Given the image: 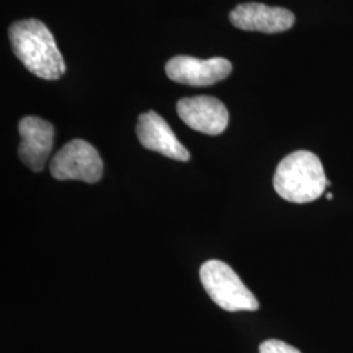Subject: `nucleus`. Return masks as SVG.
Masks as SVG:
<instances>
[{
    "instance_id": "7ed1b4c3",
    "label": "nucleus",
    "mask_w": 353,
    "mask_h": 353,
    "mask_svg": "<svg viewBox=\"0 0 353 353\" xmlns=\"http://www.w3.org/2000/svg\"><path fill=\"white\" fill-rule=\"evenodd\" d=\"M203 287L211 300L227 312H255L259 303L230 265L211 259L199 271Z\"/></svg>"
},
{
    "instance_id": "f03ea898",
    "label": "nucleus",
    "mask_w": 353,
    "mask_h": 353,
    "mask_svg": "<svg viewBox=\"0 0 353 353\" xmlns=\"http://www.w3.org/2000/svg\"><path fill=\"white\" fill-rule=\"evenodd\" d=\"M327 182L319 157L309 151L293 152L285 156L274 176V188L279 196L300 204L321 198Z\"/></svg>"
},
{
    "instance_id": "9b49d317",
    "label": "nucleus",
    "mask_w": 353,
    "mask_h": 353,
    "mask_svg": "<svg viewBox=\"0 0 353 353\" xmlns=\"http://www.w3.org/2000/svg\"><path fill=\"white\" fill-rule=\"evenodd\" d=\"M332 198H334L332 194H327V199H332Z\"/></svg>"
},
{
    "instance_id": "f257e3e1",
    "label": "nucleus",
    "mask_w": 353,
    "mask_h": 353,
    "mask_svg": "<svg viewBox=\"0 0 353 353\" xmlns=\"http://www.w3.org/2000/svg\"><path fill=\"white\" fill-rule=\"evenodd\" d=\"M14 55L33 74L43 80H58L65 63L49 28L37 19L16 21L8 29Z\"/></svg>"
},
{
    "instance_id": "1a4fd4ad",
    "label": "nucleus",
    "mask_w": 353,
    "mask_h": 353,
    "mask_svg": "<svg viewBox=\"0 0 353 353\" xmlns=\"http://www.w3.org/2000/svg\"><path fill=\"white\" fill-rule=\"evenodd\" d=\"M140 144L150 151L161 153L176 161H189L190 153L185 145L176 139L174 132L161 115L150 110L140 114L137 126Z\"/></svg>"
},
{
    "instance_id": "6e6552de",
    "label": "nucleus",
    "mask_w": 353,
    "mask_h": 353,
    "mask_svg": "<svg viewBox=\"0 0 353 353\" xmlns=\"http://www.w3.org/2000/svg\"><path fill=\"white\" fill-rule=\"evenodd\" d=\"M233 26L248 32L281 33L294 24V14L281 7H270L262 3H243L229 13Z\"/></svg>"
},
{
    "instance_id": "39448f33",
    "label": "nucleus",
    "mask_w": 353,
    "mask_h": 353,
    "mask_svg": "<svg viewBox=\"0 0 353 353\" xmlns=\"http://www.w3.org/2000/svg\"><path fill=\"white\" fill-rule=\"evenodd\" d=\"M165 72L170 80L179 84L208 87L230 75L232 63L225 58L198 59L194 57L179 55L166 63Z\"/></svg>"
},
{
    "instance_id": "423d86ee",
    "label": "nucleus",
    "mask_w": 353,
    "mask_h": 353,
    "mask_svg": "<svg viewBox=\"0 0 353 353\" xmlns=\"http://www.w3.org/2000/svg\"><path fill=\"white\" fill-rule=\"evenodd\" d=\"M176 113L185 125L205 135H220L229 122L225 105L211 96L181 99L176 103Z\"/></svg>"
},
{
    "instance_id": "0eeeda50",
    "label": "nucleus",
    "mask_w": 353,
    "mask_h": 353,
    "mask_svg": "<svg viewBox=\"0 0 353 353\" xmlns=\"http://www.w3.org/2000/svg\"><path fill=\"white\" fill-rule=\"evenodd\" d=\"M19 157L33 172H41L54 144V127L48 121L28 115L19 122Z\"/></svg>"
},
{
    "instance_id": "9d476101",
    "label": "nucleus",
    "mask_w": 353,
    "mask_h": 353,
    "mask_svg": "<svg viewBox=\"0 0 353 353\" xmlns=\"http://www.w3.org/2000/svg\"><path fill=\"white\" fill-rule=\"evenodd\" d=\"M259 353H301L297 348L292 347L284 341L270 339L261 344Z\"/></svg>"
},
{
    "instance_id": "20e7f679",
    "label": "nucleus",
    "mask_w": 353,
    "mask_h": 353,
    "mask_svg": "<svg viewBox=\"0 0 353 353\" xmlns=\"http://www.w3.org/2000/svg\"><path fill=\"white\" fill-rule=\"evenodd\" d=\"M103 164L96 148L88 141L71 140L50 163L51 176L58 181H83L96 183L101 179Z\"/></svg>"
}]
</instances>
